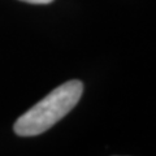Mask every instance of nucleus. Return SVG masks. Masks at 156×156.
Segmentation results:
<instances>
[{"instance_id":"1","label":"nucleus","mask_w":156,"mask_h":156,"mask_svg":"<svg viewBox=\"0 0 156 156\" xmlns=\"http://www.w3.org/2000/svg\"><path fill=\"white\" fill-rule=\"evenodd\" d=\"M82 92L83 85L78 80L68 81L53 89L16 121L14 133L20 136H35L44 133L74 108Z\"/></svg>"},{"instance_id":"2","label":"nucleus","mask_w":156,"mask_h":156,"mask_svg":"<svg viewBox=\"0 0 156 156\" xmlns=\"http://www.w3.org/2000/svg\"><path fill=\"white\" fill-rule=\"evenodd\" d=\"M21 2H25L29 4H50L53 0H21Z\"/></svg>"}]
</instances>
